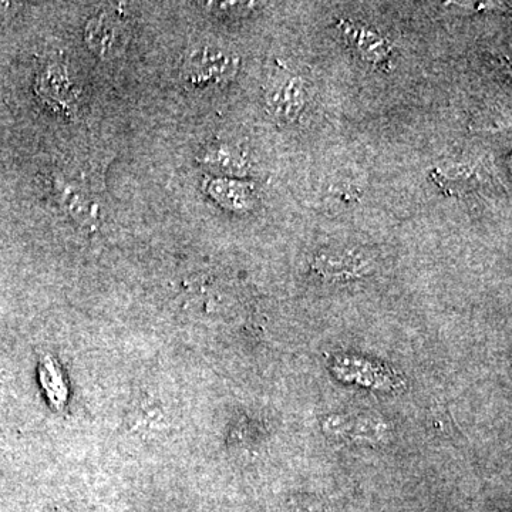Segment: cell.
Segmentation results:
<instances>
[{
  "instance_id": "cell-1",
  "label": "cell",
  "mask_w": 512,
  "mask_h": 512,
  "mask_svg": "<svg viewBox=\"0 0 512 512\" xmlns=\"http://www.w3.org/2000/svg\"><path fill=\"white\" fill-rule=\"evenodd\" d=\"M237 67V57L228 50L214 46L198 47L185 60L183 77L190 86H218L231 79Z\"/></svg>"
},
{
  "instance_id": "cell-2",
  "label": "cell",
  "mask_w": 512,
  "mask_h": 512,
  "mask_svg": "<svg viewBox=\"0 0 512 512\" xmlns=\"http://www.w3.org/2000/svg\"><path fill=\"white\" fill-rule=\"evenodd\" d=\"M306 104L305 82L299 77H291L276 84L266 96V107L276 120L292 123L301 117Z\"/></svg>"
},
{
  "instance_id": "cell-3",
  "label": "cell",
  "mask_w": 512,
  "mask_h": 512,
  "mask_svg": "<svg viewBox=\"0 0 512 512\" xmlns=\"http://www.w3.org/2000/svg\"><path fill=\"white\" fill-rule=\"evenodd\" d=\"M340 30H342L346 42L366 62L386 64L392 59V45L375 30L367 28V26L356 25V23L348 22V20L340 22Z\"/></svg>"
},
{
  "instance_id": "cell-4",
  "label": "cell",
  "mask_w": 512,
  "mask_h": 512,
  "mask_svg": "<svg viewBox=\"0 0 512 512\" xmlns=\"http://www.w3.org/2000/svg\"><path fill=\"white\" fill-rule=\"evenodd\" d=\"M87 39H89L92 49L96 50L100 55L106 56L109 53L116 52L121 42L119 22L111 20L107 16L96 20L93 19L89 28H87Z\"/></svg>"
},
{
  "instance_id": "cell-5",
  "label": "cell",
  "mask_w": 512,
  "mask_h": 512,
  "mask_svg": "<svg viewBox=\"0 0 512 512\" xmlns=\"http://www.w3.org/2000/svg\"><path fill=\"white\" fill-rule=\"evenodd\" d=\"M212 197L232 210H247L254 202V194L247 185L235 181L218 180L210 185Z\"/></svg>"
},
{
  "instance_id": "cell-6",
  "label": "cell",
  "mask_w": 512,
  "mask_h": 512,
  "mask_svg": "<svg viewBox=\"0 0 512 512\" xmlns=\"http://www.w3.org/2000/svg\"><path fill=\"white\" fill-rule=\"evenodd\" d=\"M205 163L222 174L241 175L248 170L247 160L238 151L218 147L205 154Z\"/></svg>"
}]
</instances>
